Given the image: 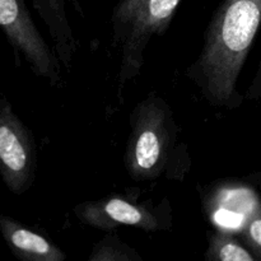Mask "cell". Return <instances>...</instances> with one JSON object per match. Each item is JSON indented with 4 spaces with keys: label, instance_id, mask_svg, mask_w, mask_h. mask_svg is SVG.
Instances as JSON below:
<instances>
[{
    "label": "cell",
    "instance_id": "6da1fadb",
    "mask_svg": "<svg viewBox=\"0 0 261 261\" xmlns=\"http://www.w3.org/2000/svg\"><path fill=\"white\" fill-rule=\"evenodd\" d=\"M261 25V0H223L204 35L201 51L186 69L203 98L216 109L244 105L237 82Z\"/></svg>",
    "mask_w": 261,
    "mask_h": 261
},
{
    "label": "cell",
    "instance_id": "7a4b0ae2",
    "mask_svg": "<svg viewBox=\"0 0 261 261\" xmlns=\"http://www.w3.org/2000/svg\"><path fill=\"white\" fill-rule=\"evenodd\" d=\"M129 125L122 161L130 178L150 182L185 177L191 167L188 145L180 142L173 110L162 96L150 91L132 110Z\"/></svg>",
    "mask_w": 261,
    "mask_h": 261
},
{
    "label": "cell",
    "instance_id": "3957f363",
    "mask_svg": "<svg viewBox=\"0 0 261 261\" xmlns=\"http://www.w3.org/2000/svg\"><path fill=\"white\" fill-rule=\"evenodd\" d=\"M184 0H119L111 13L112 47L120 51L119 97L139 76L150 41L166 33Z\"/></svg>",
    "mask_w": 261,
    "mask_h": 261
},
{
    "label": "cell",
    "instance_id": "277c9868",
    "mask_svg": "<svg viewBox=\"0 0 261 261\" xmlns=\"http://www.w3.org/2000/svg\"><path fill=\"white\" fill-rule=\"evenodd\" d=\"M139 193L111 194L97 200H88L74 208L81 223L101 231H114L129 226L145 232H168L173 227V211L168 199L158 203L139 201Z\"/></svg>",
    "mask_w": 261,
    "mask_h": 261
},
{
    "label": "cell",
    "instance_id": "5b68a950",
    "mask_svg": "<svg viewBox=\"0 0 261 261\" xmlns=\"http://www.w3.org/2000/svg\"><path fill=\"white\" fill-rule=\"evenodd\" d=\"M0 25L15 56L23 59L36 76L53 86L61 83L60 59L37 30L24 0H0Z\"/></svg>",
    "mask_w": 261,
    "mask_h": 261
},
{
    "label": "cell",
    "instance_id": "8992f818",
    "mask_svg": "<svg viewBox=\"0 0 261 261\" xmlns=\"http://www.w3.org/2000/svg\"><path fill=\"white\" fill-rule=\"evenodd\" d=\"M37 148L30 127L18 117L5 96L0 99V175L10 193L23 195L32 188Z\"/></svg>",
    "mask_w": 261,
    "mask_h": 261
},
{
    "label": "cell",
    "instance_id": "52a82bcc",
    "mask_svg": "<svg viewBox=\"0 0 261 261\" xmlns=\"http://www.w3.org/2000/svg\"><path fill=\"white\" fill-rule=\"evenodd\" d=\"M206 216L216 228L242 231L249 219L261 212L255 191L241 182H219L203 199Z\"/></svg>",
    "mask_w": 261,
    "mask_h": 261
},
{
    "label": "cell",
    "instance_id": "ba28073f",
    "mask_svg": "<svg viewBox=\"0 0 261 261\" xmlns=\"http://www.w3.org/2000/svg\"><path fill=\"white\" fill-rule=\"evenodd\" d=\"M0 229L10 252L22 261H64L65 252L53 241L23 226L14 218L0 216Z\"/></svg>",
    "mask_w": 261,
    "mask_h": 261
},
{
    "label": "cell",
    "instance_id": "9c48e42d",
    "mask_svg": "<svg viewBox=\"0 0 261 261\" xmlns=\"http://www.w3.org/2000/svg\"><path fill=\"white\" fill-rule=\"evenodd\" d=\"M32 4L47 27L60 63L66 71H70L78 42L68 20L65 0H32Z\"/></svg>",
    "mask_w": 261,
    "mask_h": 261
},
{
    "label": "cell",
    "instance_id": "30bf717a",
    "mask_svg": "<svg viewBox=\"0 0 261 261\" xmlns=\"http://www.w3.org/2000/svg\"><path fill=\"white\" fill-rule=\"evenodd\" d=\"M206 261H256V256L234 237L233 232L216 228L209 237Z\"/></svg>",
    "mask_w": 261,
    "mask_h": 261
},
{
    "label": "cell",
    "instance_id": "8fae6325",
    "mask_svg": "<svg viewBox=\"0 0 261 261\" xmlns=\"http://www.w3.org/2000/svg\"><path fill=\"white\" fill-rule=\"evenodd\" d=\"M88 261H143L138 251L120 240L115 232L110 231L94 245Z\"/></svg>",
    "mask_w": 261,
    "mask_h": 261
},
{
    "label": "cell",
    "instance_id": "7c38bea8",
    "mask_svg": "<svg viewBox=\"0 0 261 261\" xmlns=\"http://www.w3.org/2000/svg\"><path fill=\"white\" fill-rule=\"evenodd\" d=\"M244 242L250 251L261 260V212L252 216L241 231Z\"/></svg>",
    "mask_w": 261,
    "mask_h": 261
},
{
    "label": "cell",
    "instance_id": "4fadbf2b",
    "mask_svg": "<svg viewBox=\"0 0 261 261\" xmlns=\"http://www.w3.org/2000/svg\"><path fill=\"white\" fill-rule=\"evenodd\" d=\"M261 98V56L259 65H257V70L255 73L254 78H252L251 83H250L249 88H247L246 93H245V99L246 101H259Z\"/></svg>",
    "mask_w": 261,
    "mask_h": 261
},
{
    "label": "cell",
    "instance_id": "5bb4252c",
    "mask_svg": "<svg viewBox=\"0 0 261 261\" xmlns=\"http://www.w3.org/2000/svg\"><path fill=\"white\" fill-rule=\"evenodd\" d=\"M255 180H256L257 185H259L260 189H261V170L257 173H255Z\"/></svg>",
    "mask_w": 261,
    "mask_h": 261
}]
</instances>
